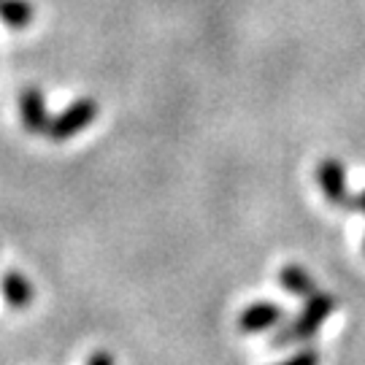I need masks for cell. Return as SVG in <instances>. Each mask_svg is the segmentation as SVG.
I'll return each mask as SVG.
<instances>
[{
    "mask_svg": "<svg viewBox=\"0 0 365 365\" xmlns=\"http://www.w3.org/2000/svg\"><path fill=\"white\" fill-rule=\"evenodd\" d=\"M87 365H114V357H111L108 352H95Z\"/></svg>",
    "mask_w": 365,
    "mask_h": 365,
    "instance_id": "8fae6325",
    "label": "cell"
},
{
    "mask_svg": "<svg viewBox=\"0 0 365 365\" xmlns=\"http://www.w3.org/2000/svg\"><path fill=\"white\" fill-rule=\"evenodd\" d=\"M0 289H3L6 303L14 306V309H25V306H30V300H33V284H30L27 276L19 274V271H9V274L3 276Z\"/></svg>",
    "mask_w": 365,
    "mask_h": 365,
    "instance_id": "8992f818",
    "label": "cell"
},
{
    "mask_svg": "<svg viewBox=\"0 0 365 365\" xmlns=\"http://www.w3.org/2000/svg\"><path fill=\"white\" fill-rule=\"evenodd\" d=\"M19 114H22V125L27 133H46L49 130V111H46V101L43 92L36 87H25L19 92Z\"/></svg>",
    "mask_w": 365,
    "mask_h": 365,
    "instance_id": "5b68a950",
    "label": "cell"
},
{
    "mask_svg": "<svg viewBox=\"0 0 365 365\" xmlns=\"http://www.w3.org/2000/svg\"><path fill=\"white\" fill-rule=\"evenodd\" d=\"M279 282H282V287L287 289L289 295H295V298H312L314 292H317L314 279L309 276V271L300 268V265H284L282 274H279Z\"/></svg>",
    "mask_w": 365,
    "mask_h": 365,
    "instance_id": "52a82bcc",
    "label": "cell"
},
{
    "mask_svg": "<svg viewBox=\"0 0 365 365\" xmlns=\"http://www.w3.org/2000/svg\"><path fill=\"white\" fill-rule=\"evenodd\" d=\"M98 119V103L92 98H78L73 103L68 106L66 111H60V117H54L49 122V138L63 144L68 138L78 135L81 130H87L92 122Z\"/></svg>",
    "mask_w": 365,
    "mask_h": 365,
    "instance_id": "7a4b0ae2",
    "label": "cell"
},
{
    "mask_svg": "<svg viewBox=\"0 0 365 365\" xmlns=\"http://www.w3.org/2000/svg\"><path fill=\"white\" fill-rule=\"evenodd\" d=\"M279 365H319V352L317 349H300L298 354H292Z\"/></svg>",
    "mask_w": 365,
    "mask_h": 365,
    "instance_id": "9c48e42d",
    "label": "cell"
},
{
    "mask_svg": "<svg viewBox=\"0 0 365 365\" xmlns=\"http://www.w3.org/2000/svg\"><path fill=\"white\" fill-rule=\"evenodd\" d=\"M0 19L9 27H27L33 19V6L30 0H0Z\"/></svg>",
    "mask_w": 365,
    "mask_h": 365,
    "instance_id": "ba28073f",
    "label": "cell"
},
{
    "mask_svg": "<svg viewBox=\"0 0 365 365\" xmlns=\"http://www.w3.org/2000/svg\"><path fill=\"white\" fill-rule=\"evenodd\" d=\"M346 209L357 211V214H365V187L354 197H349V206H346Z\"/></svg>",
    "mask_w": 365,
    "mask_h": 365,
    "instance_id": "30bf717a",
    "label": "cell"
},
{
    "mask_svg": "<svg viewBox=\"0 0 365 365\" xmlns=\"http://www.w3.org/2000/svg\"><path fill=\"white\" fill-rule=\"evenodd\" d=\"M282 319H284V309L279 303L260 300V303H252L238 314V330L241 333H262V330L276 327Z\"/></svg>",
    "mask_w": 365,
    "mask_h": 365,
    "instance_id": "277c9868",
    "label": "cell"
},
{
    "mask_svg": "<svg viewBox=\"0 0 365 365\" xmlns=\"http://www.w3.org/2000/svg\"><path fill=\"white\" fill-rule=\"evenodd\" d=\"M363 249H365V244H363Z\"/></svg>",
    "mask_w": 365,
    "mask_h": 365,
    "instance_id": "7c38bea8",
    "label": "cell"
},
{
    "mask_svg": "<svg viewBox=\"0 0 365 365\" xmlns=\"http://www.w3.org/2000/svg\"><path fill=\"white\" fill-rule=\"evenodd\" d=\"M317 182L322 195L327 197V203L346 209L349 206V184H346V170L341 165L336 157H325L319 165H317Z\"/></svg>",
    "mask_w": 365,
    "mask_h": 365,
    "instance_id": "3957f363",
    "label": "cell"
},
{
    "mask_svg": "<svg viewBox=\"0 0 365 365\" xmlns=\"http://www.w3.org/2000/svg\"><path fill=\"white\" fill-rule=\"evenodd\" d=\"M333 306H336V300L330 298L327 292H314L312 298H306L303 312L292 322H287L282 330H276L268 344L274 349H279V346H289V344H300V341L314 339L317 330L325 325L327 317L333 314Z\"/></svg>",
    "mask_w": 365,
    "mask_h": 365,
    "instance_id": "6da1fadb",
    "label": "cell"
}]
</instances>
